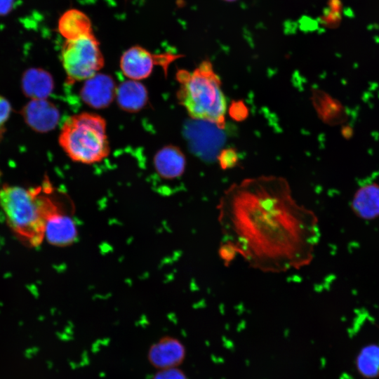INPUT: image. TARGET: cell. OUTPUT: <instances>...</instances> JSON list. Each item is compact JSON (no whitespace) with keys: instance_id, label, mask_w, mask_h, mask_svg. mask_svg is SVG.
<instances>
[{"instance_id":"obj_9","label":"cell","mask_w":379,"mask_h":379,"mask_svg":"<svg viewBox=\"0 0 379 379\" xmlns=\"http://www.w3.org/2000/svg\"><path fill=\"white\" fill-rule=\"evenodd\" d=\"M117 88L111 76L98 73L84 81L80 91L81 98L93 109H103L115 98Z\"/></svg>"},{"instance_id":"obj_15","label":"cell","mask_w":379,"mask_h":379,"mask_svg":"<svg viewBox=\"0 0 379 379\" xmlns=\"http://www.w3.org/2000/svg\"><path fill=\"white\" fill-rule=\"evenodd\" d=\"M58 27L65 40H74L93 34L90 19L77 9L64 13L59 19Z\"/></svg>"},{"instance_id":"obj_14","label":"cell","mask_w":379,"mask_h":379,"mask_svg":"<svg viewBox=\"0 0 379 379\" xmlns=\"http://www.w3.org/2000/svg\"><path fill=\"white\" fill-rule=\"evenodd\" d=\"M115 99L121 109L136 112L147 105L148 92L139 81L128 79L117 86Z\"/></svg>"},{"instance_id":"obj_8","label":"cell","mask_w":379,"mask_h":379,"mask_svg":"<svg viewBox=\"0 0 379 379\" xmlns=\"http://www.w3.org/2000/svg\"><path fill=\"white\" fill-rule=\"evenodd\" d=\"M186 357V349L178 338L165 335L152 344L149 348V363L158 370L177 368Z\"/></svg>"},{"instance_id":"obj_17","label":"cell","mask_w":379,"mask_h":379,"mask_svg":"<svg viewBox=\"0 0 379 379\" xmlns=\"http://www.w3.org/2000/svg\"><path fill=\"white\" fill-rule=\"evenodd\" d=\"M220 167L225 170L233 168L239 161V155L233 148L224 149L218 156Z\"/></svg>"},{"instance_id":"obj_6","label":"cell","mask_w":379,"mask_h":379,"mask_svg":"<svg viewBox=\"0 0 379 379\" xmlns=\"http://www.w3.org/2000/svg\"><path fill=\"white\" fill-rule=\"evenodd\" d=\"M178 55L153 54L140 46L128 48L120 59V68L128 79L140 81L148 77L155 65H163L165 68L178 58Z\"/></svg>"},{"instance_id":"obj_11","label":"cell","mask_w":379,"mask_h":379,"mask_svg":"<svg viewBox=\"0 0 379 379\" xmlns=\"http://www.w3.org/2000/svg\"><path fill=\"white\" fill-rule=\"evenodd\" d=\"M77 234L74 220L66 212H62L53 215L48 221L45 239L53 246L65 247L73 244Z\"/></svg>"},{"instance_id":"obj_12","label":"cell","mask_w":379,"mask_h":379,"mask_svg":"<svg viewBox=\"0 0 379 379\" xmlns=\"http://www.w3.org/2000/svg\"><path fill=\"white\" fill-rule=\"evenodd\" d=\"M53 88V78L48 71L44 69L29 68L22 75V91L31 100L46 99L51 94Z\"/></svg>"},{"instance_id":"obj_19","label":"cell","mask_w":379,"mask_h":379,"mask_svg":"<svg viewBox=\"0 0 379 379\" xmlns=\"http://www.w3.org/2000/svg\"><path fill=\"white\" fill-rule=\"evenodd\" d=\"M152 379H187L185 373L177 368L159 370Z\"/></svg>"},{"instance_id":"obj_20","label":"cell","mask_w":379,"mask_h":379,"mask_svg":"<svg viewBox=\"0 0 379 379\" xmlns=\"http://www.w3.org/2000/svg\"><path fill=\"white\" fill-rule=\"evenodd\" d=\"M245 112H247V109L244 105L239 102L233 104L230 110L231 115L237 119L244 118L246 115Z\"/></svg>"},{"instance_id":"obj_18","label":"cell","mask_w":379,"mask_h":379,"mask_svg":"<svg viewBox=\"0 0 379 379\" xmlns=\"http://www.w3.org/2000/svg\"><path fill=\"white\" fill-rule=\"evenodd\" d=\"M11 112V105L9 101L2 95H0V142L6 133L5 124L8 121Z\"/></svg>"},{"instance_id":"obj_5","label":"cell","mask_w":379,"mask_h":379,"mask_svg":"<svg viewBox=\"0 0 379 379\" xmlns=\"http://www.w3.org/2000/svg\"><path fill=\"white\" fill-rule=\"evenodd\" d=\"M61 62L69 84L86 81L104 66V57L94 34L65 40L61 49Z\"/></svg>"},{"instance_id":"obj_13","label":"cell","mask_w":379,"mask_h":379,"mask_svg":"<svg viewBox=\"0 0 379 379\" xmlns=\"http://www.w3.org/2000/svg\"><path fill=\"white\" fill-rule=\"evenodd\" d=\"M351 208L359 218L371 220L379 217V185L366 184L359 188L352 200Z\"/></svg>"},{"instance_id":"obj_7","label":"cell","mask_w":379,"mask_h":379,"mask_svg":"<svg viewBox=\"0 0 379 379\" xmlns=\"http://www.w3.org/2000/svg\"><path fill=\"white\" fill-rule=\"evenodd\" d=\"M25 124L34 131L47 133L53 130L60 121L58 107L47 99H34L20 110Z\"/></svg>"},{"instance_id":"obj_2","label":"cell","mask_w":379,"mask_h":379,"mask_svg":"<svg viewBox=\"0 0 379 379\" xmlns=\"http://www.w3.org/2000/svg\"><path fill=\"white\" fill-rule=\"evenodd\" d=\"M52 192L50 183L32 188L5 184L0 188V207L6 223L26 246L41 244L48 221L65 212Z\"/></svg>"},{"instance_id":"obj_16","label":"cell","mask_w":379,"mask_h":379,"mask_svg":"<svg viewBox=\"0 0 379 379\" xmlns=\"http://www.w3.org/2000/svg\"><path fill=\"white\" fill-rule=\"evenodd\" d=\"M357 367L366 378L379 376V346L373 345L365 347L357 357Z\"/></svg>"},{"instance_id":"obj_10","label":"cell","mask_w":379,"mask_h":379,"mask_svg":"<svg viewBox=\"0 0 379 379\" xmlns=\"http://www.w3.org/2000/svg\"><path fill=\"white\" fill-rule=\"evenodd\" d=\"M154 166L157 174L166 180H174L182 175L186 167V158L181 149L174 145L161 148L154 157Z\"/></svg>"},{"instance_id":"obj_4","label":"cell","mask_w":379,"mask_h":379,"mask_svg":"<svg viewBox=\"0 0 379 379\" xmlns=\"http://www.w3.org/2000/svg\"><path fill=\"white\" fill-rule=\"evenodd\" d=\"M58 140L65 154L75 162L95 164L109 154L106 121L95 113L81 112L68 117Z\"/></svg>"},{"instance_id":"obj_1","label":"cell","mask_w":379,"mask_h":379,"mask_svg":"<svg viewBox=\"0 0 379 379\" xmlns=\"http://www.w3.org/2000/svg\"><path fill=\"white\" fill-rule=\"evenodd\" d=\"M216 208L222 242L251 267L279 274L312 261L320 239L318 218L295 199L284 178L261 175L234 182Z\"/></svg>"},{"instance_id":"obj_21","label":"cell","mask_w":379,"mask_h":379,"mask_svg":"<svg viewBox=\"0 0 379 379\" xmlns=\"http://www.w3.org/2000/svg\"><path fill=\"white\" fill-rule=\"evenodd\" d=\"M13 0H0V15L8 13L12 8Z\"/></svg>"},{"instance_id":"obj_3","label":"cell","mask_w":379,"mask_h":379,"mask_svg":"<svg viewBox=\"0 0 379 379\" xmlns=\"http://www.w3.org/2000/svg\"><path fill=\"white\" fill-rule=\"evenodd\" d=\"M176 77L179 83L177 98L189 116L223 129L227 100L212 63L208 60H203L192 72L178 70Z\"/></svg>"},{"instance_id":"obj_22","label":"cell","mask_w":379,"mask_h":379,"mask_svg":"<svg viewBox=\"0 0 379 379\" xmlns=\"http://www.w3.org/2000/svg\"><path fill=\"white\" fill-rule=\"evenodd\" d=\"M225 1H228V2H232V1H235L237 0H223Z\"/></svg>"}]
</instances>
